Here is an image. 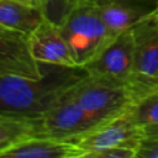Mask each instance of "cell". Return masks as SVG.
Wrapping results in <instances>:
<instances>
[{
	"instance_id": "cell-6",
	"label": "cell",
	"mask_w": 158,
	"mask_h": 158,
	"mask_svg": "<svg viewBox=\"0 0 158 158\" xmlns=\"http://www.w3.org/2000/svg\"><path fill=\"white\" fill-rule=\"evenodd\" d=\"M135 62L132 28L115 37L93 60L83 68L89 75L118 83H131Z\"/></svg>"
},
{
	"instance_id": "cell-9",
	"label": "cell",
	"mask_w": 158,
	"mask_h": 158,
	"mask_svg": "<svg viewBox=\"0 0 158 158\" xmlns=\"http://www.w3.org/2000/svg\"><path fill=\"white\" fill-rule=\"evenodd\" d=\"M95 4L111 40L158 10V0H90Z\"/></svg>"
},
{
	"instance_id": "cell-13",
	"label": "cell",
	"mask_w": 158,
	"mask_h": 158,
	"mask_svg": "<svg viewBox=\"0 0 158 158\" xmlns=\"http://www.w3.org/2000/svg\"><path fill=\"white\" fill-rule=\"evenodd\" d=\"M38 118H27L0 114V149L27 136L37 135Z\"/></svg>"
},
{
	"instance_id": "cell-11",
	"label": "cell",
	"mask_w": 158,
	"mask_h": 158,
	"mask_svg": "<svg viewBox=\"0 0 158 158\" xmlns=\"http://www.w3.org/2000/svg\"><path fill=\"white\" fill-rule=\"evenodd\" d=\"M0 157L10 158H79L85 152L72 141L46 136H27L0 149Z\"/></svg>"
},
{
	"instance_id": "cell-1",
	"label": "cell",
	"mask_w": 158,
	"mask_h": 158,
	"mask_svg": "<svg viewBox=\"0 0 158 158\" xmlns=\"http://www.w3.org/2000/svg\"><path fill=\"white\" fill-rule=\"evenodd\" d=\"M41 67L40 78L0 74V114L40 118L88 74L79 65L41 63Z\"/></svg>"
},
{
	"instance_id": "cell-4",
	"label": "cell",
	"mask_w": 158,
	"mask_h": 158,
	"mask_svg": "<svg viewBox=\"0 0 158 158\" xmlns=\"http://www.w3.org/2000/svg\"><path fill=\"white\" fill-rule=\"evenodd\" d=\"M99 126L68 91L57 104L38 118L36 136L74 142L78 137Z\"/></svg>"
},
{
	"instance_id": "cell-14",
	"label": "cell",
	"mask_w": 158,
	"mask_h": 158,
	"mask_svg": "<svg viewBox=\"0 0 158 158\" xmlns=\"http://www.w3.org/2000/svg\"><path fill=\"white\" fill-rule=\"evenodd\" d=\"M89 0H38L43 19L60 27L72 12Z\"/></svg>"
},
{
	"instance_id": "cell-10",
	"label": "cell",
	"mask_w": 158,
	"mask_h": 158,
	"mask_svg": "<svg viewBox=\"0 0 158 158\" xmlns=\"http://www.w3.org/2000/svg\"><path fill=\"white\" fill-rule=\"evenodd\" d=\"M28 44L33 58L38 63L78 65L60 28L46 19L28 33Z\"/></svg>"
},
{
	"instance_id": "cell-2",
	"label": "cell",
	"mask_w": 158,
	"mask_h": 158,
	"mask_svg": "<svg viewBox=\"0 0 158 158\" xmlns=\"http://www.w3.org/2000/svg\"><path fill=\"white\" fill-rule=\"evenodd\" d=\"M70 94L99 125L123 114L142 98L132 81L118 83L89 74L73 86Z\"/></svg>"
},
{
	"instance_id": "cell-18",
	"label": "cell",
	"mask_w": 158,
	"mask_h": 158,
	"mask_svg": "<svg viewBox=\"0 0 158 158\" xmlns=\"http://www.w3.org/2000/svg\"><path fill=\"white\" fill-rule=\"evenodd\" d=\"M16 1H20V2H25V4H30V5H35L38 7V0H16ZM40 9V7H38Z\"/></svg>"
},
{
	"instance_id": "cell-20",
	"label": "cell",
	"mask_w": 158,
	"mask_h": 158,
	"mask_svg": "<svg viewBox=\"0 0 158 158\" xmlns=\"http://www.w3.org/2000/svg\"><path fill=\"white\" fill-rule=\"evenodd\" d=\"M157 11H158V10H157Z\"/></svg>"
},
{
	"instance_id": "cell-17",
	"label": "cell",
	"mask_w": 158,
	"mask_h": 158,
	"mask_svg": "<svg viewBox=\"0 0 158 158\" xmlns=\"http://www.w3.org/2000/svg\"><path fill=\"white\" fill-rule=\"evenodd\" d=\"M137 151L131 147H114L110 149H105L94 156V158H135Z\"/></svg>"
},
{
	"instance_id": "cell-3",
	"label": "cell",
	"mask_w": 158,
	"mask_h": 158,
	"mask_svg": "<svg viewBox=\"0 0 158 158\" xmlns=\"http://www.w3.org/2000/svg\"><path fill=\"white\" fill-rule=\"evenodd\" d=\"M75 63L84 67L112 40L93 1L75 9L59 27Z\"/></svg>"
},
{
	"instance_id": "cell-19",
	"label": "cell",
	"mask_w": 158,
	"mask_h": 158,
	"mask_svg": "<svg viewBox=\"0 0 158 158\" xmlns=\"http://www.w3.org/2000/svg\"><path fill=\"white\" fill-rule=\"evenodd\" d=\"M153 16H154V20H156V23H157V26H158V11H157L156 14H153Z\"/></svg>"
},
{
	"instance_id": "cell-15",
	"label": "cell",
	"mask_w": 158,
	"mask_h": 158,
	"mask_svg": "<svg viewBox=\"0 0 158 158\" xmlns=\"http://www.w3.org/2000/svg\"><path fill=\"white\" fill-rule=\"evenodd\" d=\"M128 112L132 120L141 127L158 123V88L142 96L128 109Z\"/></svg>"
},
{
	"instance_id": "cell-12",
	"label": "cell",
	"mask_w": 158,
	"mask_h": 158,
	"mask_svg": "<svg viewBox=\"0 0 158 158\" xmlns=\"http://www.w3.org/2000/svg\"><path fill=\"white\" fill-rule=\"evenodd\" d=\"M41 10L30 4L16 0H0V23L30 33L41 21Z\"/></svg>"
},
{
	"instance_id": "cell-8",
	"label": "cell",
	"mask_w": 158,
	"mask_h": 158,
	"mask_svg": "<svg viewBox=\"0 0 158 158\" xmlns=\"http://www.w3.org/2000/svg\"><path fill=\"white\" fill-rule=\"evenodd\" d=\"M0 74L40 78L43 74L30 49L28 33L0 23Z\"/></svg>"
},
{
	"instance_id": "cell-7",
	"label": "cell",
	"mask_w": 158,
	"mask_h": 158,
	"mask_svg": "<svg viewBox=\"0 0 158 158\" xmlns=\"http://www.w3.org/2000/svg\"><path fill=\"white\" fill-rule=\"evenodd\" d=\"M135 62L131 81L146 94L158 88V26L151 15L133 27Z\"/></svg>"
},
{
	"instance_id": "cell-5",
	"label": "cell",
	"mask_w": 158,
	"mask_h": 158,
	"mask_svg": "<svg viewBox=\"0 0 158 158\" xmlns=\"http://www.w3.org/2000/svg\"><path fill=\"white\" fill-rule=\"evenodd\" d=\"M142 137L143 127L132 120L127 110L78 137L74 143L85 152V157L94 158L99 152L120 146L131 147L137 151Z\"/></svg>"
},
{
	"instance_id": "cell-16",
	"label": "cell",
	"mask_w": 158,
	"mask_h": 158,
	"mask_svg": "<svg viewBox=\"0 0 158 158\" xmlns=\"http://www.w3.org/2000/svg\"><path fill=\"white\" fill-rule=\"evenodd\" d=\"M137 158H158V123L143 126V137L137 149Z\"/></svg>"
}]
</instances>
